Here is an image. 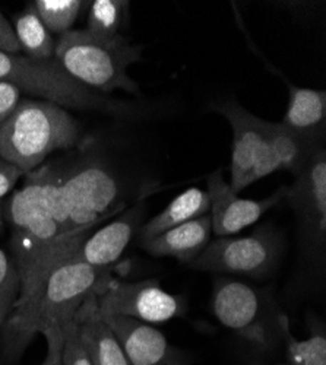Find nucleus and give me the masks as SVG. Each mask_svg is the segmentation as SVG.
<instances>
[{
    "label": "nucleus",
    "instance_id": "nucleus-1",
    "mask_svg": "<svg viewBox=\"0 0 326 365\" xmlns=\"http://www.w3.org/2000/svg\"><path fill=\"white\" fill-rule=\"evenodd\" d=\"M5 218L12 228V259L21 277L19 304L33 295L57 263L78 253L90 231L75 237L62 234L47 205L41 168L25 175V185L6 205Z\"/></svg>",
    "mask_w": 326,
    "mask_h": 365
},
{
    "label": "nucleus",
    "instance_id": "nucleus-2",
    "mask_svg": "<svg viewBox=\"0 0 326 365\" xmlns=\"http://www.w3.org/2000/svg\"><path fill=\"white\" fill-rule=\"evenodd\" d=\"M108 270H98L75 256L57 263L26 301L16 304L0 333V351L15 362L37 334L62 327Z\"/></svg>",
    "mask_w": 326,
    "mask_h": 365
},
{
    "label": "nucleus",
    "instance_id": "nucleus-3",
    "mask_svg": "<svg viewBox=\"0 0 326 365\" xmlns=\"http://www.w3.org/2000/svg\"><path fill=\"white\" fill-rule=\"evenodd\" d=\"M141 51L123 36L104 38L86 29H72L56 41L54 60L72 79L100 94L122 89L136 96L139 85L128 75V68L142 58Z\"/></svg>",
    "mask_w": 326,
    "mask_h": 365
},
{
    "label": "nucleus",
    "instance_id": "nucleus-4",
    "mask_svg": "<svg viewBox=\"0 0 326 365\" xmlns=\"http://www.w3.org/2000/svg\"><path fill=\"white\" fill-rule=\"evenodd\" d=\"M78 138L76 120L62 106L46 100H21L0 126V158L28 174L53 150L72 148Z\"/></svg>",
    "mask_w": 326,
    "mask_h": 365
},
{
    "label": "nucleus",
    "instance_id": "nucleus-5",
    "mask_svg": "<svg viewBox=\"0 0 326 365\" xmlns=\"http://www.w3.org/2000/svg\"><path fill=\"white\" fill-rule=\"evenodd\" d=\"M211 309L224 327L262 351H271L282 341L284 313L268 289L218 277L214 282Z\"/></svg>",
    "mask_w": 326,
    "mask_h": 365
},
{
    "label": "nucleus",
    "instance_id": "nucleus-6",
    "mask_svg": "<svg viewBox=\"0 0 326 365\" xmlns=\"http://www.w3.org/2000/svg\"><path fill=\"white\" fill-rule=\"evenodd\" d=\"M0 82L14 83L21 91L63 108L96 110L117 115L133 113L132 106L107 98L72 79L54 58L40 62L26 56L0 51Z\"/></svg>",
    "mask_w": 326,
    "mask_h": 365
},
{
    "label": "nucleus",
    "instance_id": "nucleus-7",
    "mask_svg": "<svg viewBox=\"0 0 326 365\" xmlns=\"http://www.w3.org/2000/svg\"><path fill=\"white\" fill-rule=\"evenodd\" d=\"M62 196L69 232L91 231L125 207L123 190L113 173L100 161L88 160L61 171Z\"/></svg>",
    "mask_w": 326,
    "mask_h": 365
},
{
    "label": "nucleus",
    "instance_id": "nucleus-8",
    "mask_svg": "<svg viewBox=\"0 0 326 365\" xmlns=\"http://www.w3.org/2000/svg\"><path fill=\"white\" fill-rule=\"evenodd\" d=\"M282 249L281 232L271 224H263L249 235L211 240L190 266L202 272L259 279L274 272Z\"/></svg>",
    "mask_w": 326,
    "mask_h": 365
},
{
    "label": "nucleus",
    "instance_id": "nucleus-9",
    "mask_svg": "<svg viewBox=\"0 0 326 365\" xmlns=\"http://www.w3.org/2000/svg\"><path fill=\"white\" fill-rule=\"evenodd\" d=\"M96 295L101 314L125 316L148 324L170 322L186 310L185 299L164 291L157 279L123 282L106 273Z\"/></svg>",
    "mask_w": 326,
    "mask_h": 365
},
{
    "label": "nucleus",
    "instance_id": "nucleus-10",
    "mask_svg": "<svg viewBox=\"0 0 326 365\" xmlns=\"http://www.w3.org/2000/svg\"><path fill=\"white\" fill-rule=\"evenodd\" d=\"M285 199L299 217L303 240L316 255L326 238V150L316 149L305 167L294 175Z\"/></svg>",
    "mask_w": 326,
    "mask_h": 365
},
{
    "label": "nucleus",
    "instance_id": "nucleus-11",
    "mask_svg": "<svg viewBox=\"0 0 326 365\" xmlns=\"http://www.w3.org/2000/svg\"><path fill=\"white\" fill-rule=\"evenodd\" d=\"M287 187H281L270 197L262 200L242 199L224 180L223 170L208 177V193L211 202V224L217 237H231L243 228L258 222L263 214L285 199Z\"/></svg>",
    "mask_w": 326,
    "mask_h": 365
},
{
    "label": "nucleus",
    "instance_id": "nucleus-12",
    "mask_svg": "<svg viewBox=\"0 0 326 365\" xmlns=\"http://www.w3.org/2000/svg\"><path fill=\"white\" fill-rule=\"evenodd\" d=\"M101 316L131 365H190L189 355L173 346L154 326L125 316Z\"/></svg>",
    "mask_w": 326,
    "mask_h": 365
},
{
    "label": "nucleus",
    "instance_id": "nucleus-13",
    "mask_svg": "<svg viewBox=\"0 0 326 365\" xmlns=\"http://www.w3.org/2000/svg\"><path fill=\"white\" fill-rule=\"evenodd\" d=\"M215 111L230 121L233 129L230 187L239 195L250 186V174L268 135L270 121L253 115L234 100L223 103Z\"/></svg>",
    "mask_w": 326,
    "mask_h": 365
},
{
    "label": "nucleus",
    "instance_id": "nucleus-14",
    "mask_svg": "<svg viewBox=\"0 0 326 365\" xmlns=\"http://www.w3.org/2000/svg\"><path fill=\"white\" fill-rule=\"evenodd\" d=\"M142 218L143 206L138 203L93 235H88L76 257L94 269L108 270L131 245L133 235L142 225Z\"/></svg>",
    "mask_w": 326,
    "mask_h": 365
},
{
    "label": "nucleus",
    "instance_id": "nucleus-15",
    "mask_svg": "<svg viewBox=\"0 0 326 365\" xmlns=\"http://www.w3.org/2000/svg\"><path fill=\"white\" fill-rule=\"evenodd\" d=\"M75 322L79 339L93 365H131L113 330L100 313L96 289L86 295L76 310Z\"/></svg>",
    "mask_w": 326,
    "mask_h": 365
},
{
    "label": "nucleus",
    "instance_id": "nucleus-16",
    "mask_svg": "<svg viewBox=\"0 0 326 365\" xmlns=\"http://www.w3.org/2000/svg\"><path fill=\"white\" fill-rule=\"evenodd\" d=\"M287 111L280 125L315 145L322 146L326 132V93L290 85Z\"/></svg>",
    "mask_w": 326,
    "mask_h": 365
},
{
    "label": "nucleus",
    "instance_id": "nucleus-17",
    "mask_svg": "<svg viewBox=\"0 0 326 365\" xmlns=\"http://www.w3.org/2000/svg\"><path fill=\"white\" fill-rule=\"evenodd\" d=\"M211 234L213 224L208 214L174 227L154 238L142 240V247L153 256H170L182 263H192L208 246Z\"/></svg>",
    "mask_w": 326,
    "mask_h": 365
},
{
    "label": "nucleus",
    "instance_id": "nucleus-18",
    "mask_svg": "<svg viewBox=\"0 0 326 365\" xmlns=\"http://www.w3.org/2000/svg\"><path fill=\"white\" fill-rule=\"evenodd\" d=\"M210 210L211 202L206 190L190 187L182 195L174 197L158 215L143 224L139 228V235L142 240L154 238L174 227L208 215Z\"/></svg>",
    "mask_w": 326,
    "mask_h": 365
},
{
    "label": "nucleus",
    "instance_id": "nucleus-19",
    "mask_svg": "<svg viewBox=\"0 0 326 365\" xmlns=\"http://www.w3.org/2000/svg\"><path fill=\"white\" fill-rule=\"evenodd\" d=\"M14 31L21 51H24L26 57L40 60V62L54 58L56 40L37 15L33 4L15 15Z\"/></svg>",
    "mask_w": 326,
    "mask_h": 365
},
{
    "label": "nucleus",
    "instance_id": "nucleus-20",
    "mask_svg": "<svg viewBox=\"0 0 326 365\" xmlns=\"http://www.w3.org/2000/svg\"><path fill=\"white\" fill-rule=\"evenodd\" d=\"M310 336L297 339L291 333L290 320L284 314L281 320V334L287 346L288 364L291 365H326V330L319 319L309 320Z\"/></svg>",
    "mask_w": 326,
    "mask_h": 365
},
{
    "label": "nucleus",
    "instance_id": "nucleus-21",
    "mask_svg": "<svg viewBox=\"0 0 326 365\" xmlns=\"http://www.w3.org/2000/svg\"><path fill=\"white\" fill-rule=\"evenodd\" d=\"M268 139L278 163V168L287 170L294 175L305 167L313 152L323 146L315 145L284 129L280 123H271V121L268 126Z\"/></svg>",
    "mask_w": 326,
    "mask_h": 365
},
{
    "label": "nucleus",
    "instance_id": "nucleus-22",
    "mask_svg": "<svg viewBox=\"0 0 326 365\" xmlns=\"http://www.w3.org/2000/svg\"><path fill=\"white\" fill-rule=\"evenodd\" d=\"M129 16V4L123 0H96L91 4L86 21V31L110 38L121 36Z\"/></svg>",
    "mask_w": 326,
    "mask_h": 365
},
{
    "label": "nucleus",
    "instance_id": "nucleus-23",
    "mask_svg": "<svg viewBox=\"0 0 326 365\" xmlns=\"http://www.w3.org/2000/svg\"><path fill=\"white\" fill-rule=\"evenodd\" d=\"M83 5L81 0H37L33 4L37 15L50 31V34L65 36L72 31Z\"/></svg>",
    "mask_w": 326,
    "mask_h": 365
},
{
    "label": "nucleus",
    "instance_id": "nucleus-24",
    "mask_svg": "<svg viewBox=\"0 0 326 365\" xmlns=\"http://www.w3.org/2000/svg\"><path fill=\"white\" fill-rule=\"evenodd\" d=\"M21 292V277L14 259L0 249V327L4 326Z\"/></svg>",
    "mask_w": 326,
    "mask_h": 365
},
{
    "label": "nucleus",
    "instance_id": "nucleus-25",
    "mask_svg": "<svg viewBox=\"0 0 326 365\" xmlns=\"http://www.w3.org/2000/svg\"><path fill=\"white\" fill-rule=\"evenodd\" d=\"M63 344H62V361L63 365H93L88 356L76 329L75 316L62 324Z\"/></svg>",
    "mask_w": 326,
    "mask_h": 365
},
{
    "label": "nucleus",
    "instance_id": "nucleus-26",
    "mask_svg": "<svg viewBox=\"0 0 326 365\" xmlns=\"http://www.w3.org/2000/svg\"><path fill=\"white\" fill-rule=\"evenodd\" d=\"M22 91L9 82H0V126L14 114L21 103Z\"/></svg>",
    "mask_w": 326,
    "mask_h": 365
},
{
    "label": "nucleus",
    "instance_id": "nucleus-27",
    "mask_svg": "<svg viewBox=\"0 0 326 365\" xmlns=\"http://www.w3.org/2000/svg\"><path fill=\"white\" fill-rule=\"evenodd\" d=\"M47 341V356L41 365H63L62 361V344L63 331L62 327H53L44 333Z\"/></svg>",
    "mask_w": 326,
    "mask_h": 365
},
{
    "label": "nucleus",
    "instance_id": "nucleus-28",
    "mask_svg": "<svg viewBox=\"0 0 326 365\" xmlns=\"http://www.w3.org/2000/svg\"><path fill=\"white\" fill-rule=\"evenodd\" d=\"M24 175L26 174L21 168L0 158V199L5 197Z\"/></svg>",
    "mask_w": 326,
    "mask_h": 365
},
{
    "label": "nucleus",
    "instance_id": "nucleus-29",
    "mask_svg": "<svg viewBox=\"0 0 326 365\" xmlns=\"http://www.w3.org/2000/svg\"><path fill=\"white\" fill-rule=\"evenodd\" d=\"M0 51L8 54H19L21 47L16 40L14 26L9 24V21L0 12Z\"/></svg>",
    "mask_w": 326,
    "mask_h": 365
},
{
    "label": "nucleus",
    "instance_id": "nucleus-30",
    "mask_svg": "<svg viewBox=\"0 0 326 365\" xmlns=\"http://www.w3.org/2000/svg\"><path fill=\"white\" fill-rule=\"evenodd\" d=\"M4 228H5V221H4L2 207H0V232H4Z\"/></svg>",
    "mask_w": 326,
    "mask_h": 365
},
{
    "label": "nucleus",
    "instance_id": "nucleus-31",
    "mask_svg": "<svg viewBox=\"0 0 326 365\" xmlns=\"http://www.w3.org/2000/svg\"><path fill=\"white\" fill-rule=\"evenodd\" d=\"M280 365H291V364H288V362H287V364H280Z\"/></svg>",
    "mask_w": 326,
    "mask_h": 365
}]
</instances>
